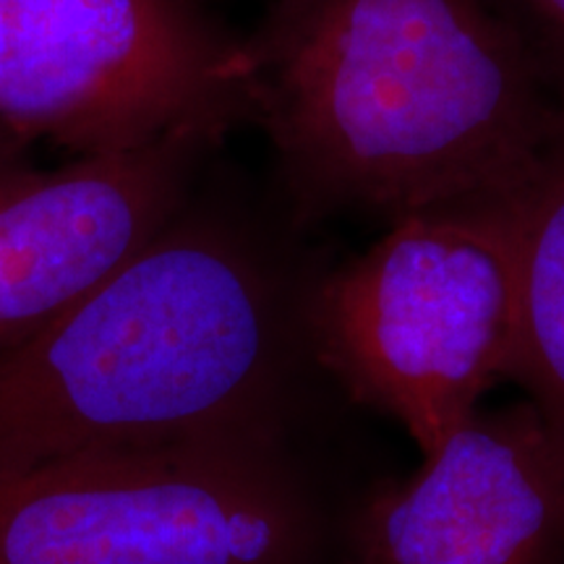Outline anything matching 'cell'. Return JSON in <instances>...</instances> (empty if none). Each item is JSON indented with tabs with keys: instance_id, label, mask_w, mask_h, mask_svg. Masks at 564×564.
<instances>
[{
	"instance_id": "6da1fadb",
	"label": "cell",
	"mask_w": 564,
	"mask_h": 564,
	"mask_svg": "<svg viewBox=\"0 0 564 564\" xmlns=\"http://www.w3.org/2000/svg\"><path fill=\"white\" fill-rule=\"evenodd\" d=\"M241 51L246 118L306 215L507 199L560 116L491 0H274Z\"/></svg>"
},
{
	"instance_id": "ba28073f",
	"label": "cell",
	"mask_w": 564,
	"mask_h": 564,
	"mask_svg": "<svg viewBox=\"0 0 564 564\" xmlns=\"http://www.w3.org/2000/svg\"><path fill=\"white\" fill-rule=\"evenodd\" d=\"M518 335L510 377L564 434V110L533 178L514 196Z\"/></svg>"
},
{
	"instance_id": "9c48e42d",
	"label": "cell",
	"mask_w": 564,
	"mask_h": 564,
	"mask_svg": "<svg viewBox=\"0 0 564 564\" xmlns=\"http://www.w3.org/2000/svg\"><path fill=\"white\" fill-rule=\"evenodd\" d=\"M523 40L541 79L564 110V0H491Z\"/></svg>"
},
{
	"instance_id": "277c9868",
	"label": "cell",
	"mask_w": 564,
	"mask_h": 564,
	"mask_svg": "<svg viewBox=\"0 0 564 564\" xmlns=\"http://www.w3.org/2000/svg\"><path fill=\"white\" fill-rule=\"evenodd\" d=\"M316 544L272 436L110 449L0 481V564H314Z\"/></svg>"
},
{
	"instance_id": "5b68a950",
	"label": "cell",
	"mask_w": 564,
	"mask_h": 564,
	"mask_svg": "<svg viewBox=\"0 0 564 564\" xmlns=\"http://www.w3.org/2000/svg\"><path fill=\"white\" fill-rule=\"evenodd\" d=\"M246 118L241 40L192 0H0V126L84 154Z\"/></svg>"
},
{
	"instance_id": "8992f818",
	"label": "cell",
	"mask_w": 564,
	"mask_h": 564,
	"mask_svg": "<svg viewBox=\"0 0 564 564\" xmlns=\"http://www.w3.org/2000/svg\"><path fill=\"white\" fill-rule=\"evenodd\" d=\"M220 129L84 154L0 183V352L26 343L110 280L192 199Z\"/></svg>"
},
{
	"instance_id": "7a4b0ae2",
	"label": "cell",
	"mask_w": 564,
	"mask_h": 564,
	"mask_svg": "<svg viewBox=\"0 0 564 564\" xmlns=\"http://www.w3.org/2000/svg\"><path fill=\"white\" fill-rule=\"evenodd\" d=\"M295 322L253 232L188 199L97 291L0 352V481L110 449L272 436Z\"/></svg>"
},
{
	"instance_id": "52a82bcc",
	"label": "cell",
	"mask_w": 564,
	"mask_h": 564,
	"mask_svg": "<svg viewBox=\"0 0 564 564\" xmlns=\"http://www.w3.org/2000/svg\"><path fill=\"white\" fill-rule=\"evenodd\" d=\"M350 564H564V434L531 400L476 411L358 512Z\"/></svg>"
},
{
	"instance_id": "3957f363",
	"label": "cell",
	"mask_w": 564,
	"mask_h": 564,
	"mask_svg": "<svg viewBox=\"0 0 564 564\" xmlns=\"http://www.w3.org/2000/svg\"><path fill=\"white\" fill-rule=\"evenodd\" d=\"M518 196V194H514ZM514 196L423 209L306 301L316 356L429 457L510 377L518 335Z\"/></svg>"
},
{
	"instance_id": "30bf717a",
	"label": "cell",
	"mask_w": 564,
	"mask_h": 564,
	"mask_svg": "<svg viewBox=\"0 0 564 564\" xmlns=\"http://www.w3.org/2000/svg\"><path fill=\"white\" fill-rule=\"evenodd\" d=\"M26 160H24V141H19L17 137H11L9 131L0 126V183H6L13 175L26 171Z\"/></svg>"
}]
</instances>
